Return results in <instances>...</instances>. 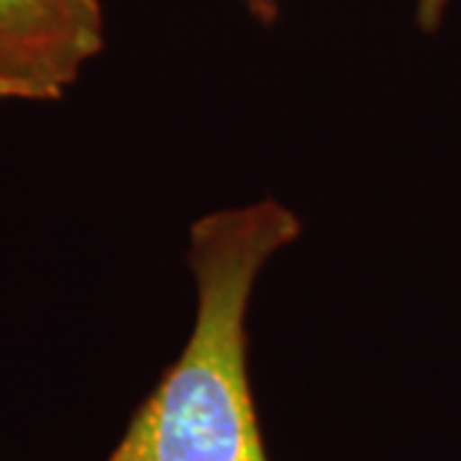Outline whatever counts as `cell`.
Instances as JSON below:
<instances>
[{
  "label": "cell",
  "instance_id": "cell-1",
  "mask_svg": "<svg viewBox=\"0 0 461 461\" xmlns=\"http://www.w3.org/2000/svg\"><path fill=\"white\" fill-rule=\"evenodd\" d=\"M280 200L203 215L187 262L198 311L187 344L105 461H269L249 377V305L264 264L300 236Z\"/></svg>",
  "mask_w": 461,
  "mask_h": 461
},
{
  "label": "cell",
  "instance_id": "cell-2",
  "mask_svg": "<svg viewBox=\"0 0 461 461\" xmlns=\"http://www.w3.org/2000/svg\"><path fill=\"white\" fill-rule=\"evenodd\" d=\"M103 41L100 0H0V100L65 98Z\"/></svg>",
  "mask_w": 461,
  "mask_h": 461
},
{
  "label": "cell",
  "instance_id": "cell-3",
  "mask_svg": "<svg viewBox=\"0 0 461 461\" xmlns=\"http://www.w3.org/2000/svg\"><path fill=\"white\" fill-rule=\"evenodd\" d=\"M451 0H415V21L420 26V32L436 33L441 29Z\"/></svg>",
  "mask_w": 461,
  "mask_h": 461
}]
</instances>
